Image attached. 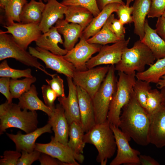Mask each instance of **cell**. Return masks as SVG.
<instances>
[{
  "label": "cell",
  "mask_w": 165,
  "mask_h": 165,
  "mask_svg": "<svg viewBox=\"0 0 165 165\" xmlns=\"http://www.w3.org/2000/svg\"><path fill=\"white\" fill-rule=\"evenodd\" d=\"M122 110L119 129L138 145L144 146L150 144V116L138 101L134 91Z\"/></svg>",
  "instance_id": "6da1fadb"
},
{
  "label": "cell",
  "mask_w": 165,
  "mask_h": 165,
  "mask_svg": "<svg viewBox=\"0 0 165 165\" xmlns=\"http://www.w3.org/2000/svg\"><path fill=\"white\" fill-rule=\"evenodd\" d=\"M21 109L18 104L7 100L0 105V134L12 127L19 129L26 133L37 128L38 121L36 111Z\"/></svg>",
  "instance_id": "7a4b0ae2"
},
{
  "label": "cell",
  "mask_w": 165,
  "mask_h": 165,
  "mask_svg": "<svg viewBox=\"0 0 165 165\" xmlns=\"http://www.w3.org/2000/svg\"><path fill=\"white\" fill-rule=\"evenodd\" d=\"M84 140L86 143L95 146L98 152L96 160L101 165H106L115 152L117 147L115 137L107 120L96 124L86 133Z\"/></svg>",
  "instance_id": "3957f363"
},
{
  "label": "cell",
  "mask_w": 165,
  "mask_h": 165,
  "mask_svg": "<svg viewBox=\"0 0 165 165\" xmlns=\"http://www.w3.org/2000/svg\"><path fill=\"white\" fill-rule=\"evenodd\" d=\"M156 58L149 49L139 39L130 48L124 50L120 61L115 66V69L130 74L145 70V66L153 64Z\"/></svg>",
  "instance_id": "277c9868"
},
{
  "label": "cell",
  "mask_w": 165,
  "mask_h": 165,
  "mask_svg": "<svg viewBox=\"0 0 165 165\" xmlns=\"http://www.w3.org/2000/svg\"><path fill=\"white\" fill-rule=\"evenodd\" d=\"M136 72L130 74L118 72L116 91L111 101L107 120L110 124L119 127L121 110L129 101L136 81Z\"/></svg>",
  "instance_id": "5b68a950"
},
{
  "label": "cell",
  "mask_w": 165,
  "mask_h": 165,
  "mask_svg": "<svg viewBox=\"0 0 165 165\" xmlns=\"http://www.w3.org/2000/svg\"><path fill=\"white\" fill-rule=\"evenodd\" d=\"M114 65L109 66L108 71L100 88L92 98L96 124L107 120L110 104L116 91L117 79Z\"/></svg>",
  "instance_id": "8992f818"
},
{
  "label": "cell",
  "mask_w": 165,
  "mask_h": 165,
  "mask_svg": "<svg viewBox=\"0 0 165 165\" xmlns=\"http://www.w3.org/2000/svg\"><path fill=\"white\" fill-rule=\"evenodd\" d=\"M7 58H13L29 66L35 67L51 77L52 75L47 72L45 67L29 52L19 45L12 35L0 31V61Z\"/></svg>",
  "instance_id": "52a82bcc"
},
{
  "label": "cell",
  "mask_w": 165,
  "mask_h": 165,
  "mask_svg": "<svg viewBox=\"0 0 165 165\" xmlns=\"http://www.w3.org/2000/svg\"><path fill=\"white\" fill-rule=\"evenodd\" d=\"M110 126L114 134L117 149L116 155L110 165H140L139 156L141 153L130 146L129 141L131 138L119 127L110 124Z\"/></svg>",
  "instance_id": "ba28073f"
},
{
  "label": "cell",
  "mask_w": 165,
  "mask_h": 165,
  "mask_svg": "<svg viewBox=\"0 0 165 165\" xmlns=\"http://www.w3.org/2000/svg\"><path fill=\"white\" fill-rule=\"evenodd\" d=\"M109 66H98L83 71L76 70L72 78L73 82L92 98L105 78Z\"/></svg>",
  "instance_id": "9c48e42d"
},
{
  "label": "cell",
  "mask_w": 165,
  "mask_h": 165,
  "mask_svg": "<svg viewBox=\"0 0 165 165\" xmlns=\"http://www.w3.org/2000/svg\"><path fill=\"white\" fill-rule=\"evenodd\" d=\"M35 150L48 155L68 165H79L84 160L82 154L74 151L68 145L55 141L53 137L48 143H36Z\"/></svg>",
  "instance_id": "30bf717a"
},
{
  "label": "cell",
  "mask_w": 165,
  "mask_h": 165,
  "mask_svg": "<svg viewBox=\"0 0 165 165\" xmlns=\"http://www.w3.org/2000/svg\"><path fill=\"white\" fill-rule=\"evenodd\" d=\"M28 50L32 56L43 61L46 68L72 78L76 69L73 64L66 60L63 56L55 54L38 46H29Z\"/></svg>",
  "instance_id": "8fae6325"
},
{
  "label": "cell",
  "mask_w": 165,
  "mask_h": 165,
  "mask_svg": "<svg viewBox=\"0 0 165 165\" xmlns=\"http://www.w3.org/2000/svg\"><path fill=\"white\" fill-rule=\"evenodd\" d=\"M80 38L79 42L63 56L73 64L76 70L83 71L88 69L87 62L93 55L99 51L102 45L90 43L82 36Z\"/></svg>",
  "instance_id": "7c38bea8"
},
{
  "label": "cell",
  "mask_w": 165,
  "mask_h": 165,
  "mask_svg": "<svg viewBox=\"0 0 165 165\" xmlns=\"http://www.w3.org/2000/svg\"><path fill=\"white\" fill-rule=\"evenodd\" d=\"M127 39L113 43L111 45H103L98 53L92 57L87 62L88 69L101 65H114L120 61L124 50L127 48L130 40Z\"/></svg>",
  "instance_id": "4fadbf2b"
},
{
  "label": "cell",
  "mask_w": 165,
  "mask_h": 165,
  "mask_svg": "<svg viewBox=\"0 0 165 165\" xmlns=\"http://www.w3.org/2000/svg\"><path fill=\"white\" fill-rule=\"evenodd\" d=\"M3 27L7 29L5 32L11 34L15 42L26 50L28 46L32 42H35L42 34L38 24L14 22Z\"/></svg>",
  "instance_id": "5bb4252c"
},
{
  "label": "cell",
  "mask_w": 165,
  "mask_h": 165,
  "mask_svg": "<svg viewBox=\"0 0 165 165\" xmlns=\"http://www.w3.org/2000/svg\"><path fill=\"white\" fill-rule=\"evenodd\" d=\"M67 81L68 88V95L67 97L65 96L59 97L58 101L64 109L69 125L74 122L81 124L76 86L72 78L67 77Z\"/></svg>",
  "instance_id": "9a60e30c"
},
{
  "label": "cell",
  "mask_w": 165,
  "mask_h": 165,
  "mask_svg": "<svg viewBox=\"0 0 165 165\" xmlns=\"http://www.w3.org/2000/svg\"><path fill=\"white\" fill-rule=\"evenodd\" d=\"M51 126L48 123L44 127L37 128L34 131L23 134L18 131L16 134L6 133L9 138L15 143L16 150L21 152L24 151L31 152L35 150V141L37 138L46 133H51Z\"/></svg>",
  "instance_id": "2e32d148"
},
{
  "label": "cell",
  "mask_w": 165,
  "mask_h": 165,
  "mask_svg": "<svg viewBox=\"0 0 165 165\" xmlns=\"http://www.w3.org/2000/svg\"><path fill=\"white\" fill-rule=\"evenodd\" d=\"M48 123L51 126L54 134V140L65 145L68 141L69 125L65 116L63 108L56 105L51 115L49 117Z\"/></svg>",
  "instance_id": "e0dca14e"
},
{
  "label": "cell",
  "mask_w": 165,
  "mask_h": 165,
  "mask_svg": "<svg viewBox=\"0 0 165 165\" xmlns=\"http://www.w3.org/2000/svg\"><path fill=\"white\" fill-rule=\"evenodd\" d=\"M76 90L81 124L84 132L86 133L96 124L92 99L80 87L76 86Z\"/></svg>",
  "instance_id": "ac0fdd59"
},
{
  "label": "cell",
  "mask_w": 165,
  "mask_h": 165,
  "mask_svg": "<svg viewBox=\"0 0 165 165\" xmlns=\"http://www.w3.org/2000/svg\"><path fill=\"white\" fill-rule=\"evenodd\" d=\"M150 143L158 148L165 146V105L150 116Z\"/></svg>",
  "instance_id": "d6986e66"
},
{
  "label": "cell",
  "mask_w": 165,
  "mask_h": 165,
  "mask_svg": "<svg viewBox=\"0 0 165 165\" xmlns=\"http://www.w3.org/2000/svg\"><path fill=\"white\" fill-rule=\"evenodd\" d=\"M67 8L57 0H49L45 5L39 24L42 32H47L59 20L64 19Z\"/></svg>",
  "instance_id": "ffe728a7"
},
{
  "label": "cell",
  "mask_w": 165,
  "mask_h": 165,
  "mask_svg": "<svg viewBox=\"0 0 165 165\" xmlns=\"http://www.w3.org/2000/svg\"><path fill=\"white\" fill-rule=\"evenodd\" d=\"M35 42L37 46L56 55L64 56L68 52L58 46L59 43L63 44L64 42L55 26H52L48 31L42 34Z\"/></svg>",
  "instance_id": "44dd1931"
},
{
  "label": "cell",
  "mask_w": 165,
  "mask_h": 165,
  "mask_svg": "<svg viewBox=\"0 0 165 165\" xmlns=\"http://www.w3.org/2000/svg\"><path fill=\"white\" fill-rule=\"evenodd\" d=\"M55 27L58 32L64 37L63 46L69 51L73 48L81 37L83 30L79 24L69 23L65 19H59L55 23Z\"/></svg>",
  "instance_id": "7402d4cb"
},
{
  "label": "cell",
  "mask_w": 165,
  "mask_h": 165,
  "mask_svg": "<svg viewBox=\"0 0 165 165\" xmlns=\"http://www.w3.org/2000/svg\"><path fill=\"white\" fill-rule=\"evenodd\" d=\"M35 86L32 84L30 89L18 98V105L22 109L31 111L41 110L46 113L49 117L50 116L55 108H52L46 105L39 98Z\"/></svg>",
  "instance_id": "603a6c76"
},
{
  "label": "cell",
  "mask_w": 165,
  "mask_h": 165,
  "mask_svg": "<svg viewBox=\"0 0 165 165\" xmlns=\"http://www.w3.org/2000/svg\"><path fill=\"white\" fill-rule=\"evenodd\" d=\"M132 6V17L134 23V33L141 40L145 35L144 24L149 11L151 0H134Z\"/></svg>",
  "instance_id": "cb8c5ba5"
},
{
  "label": "cell",
  "mask_w": 165,
  "mask_h": 165,
  "mask_svg": "<svg viewBox=\"0 0 165 165\" xmlns=\"http://www.w3.org/2000/svg\"><path fill=\"white\" fill-rule=\"evenodd\" d=\"M120 4L113 3L105 6L83 30L81 36L87 40L97 33L111 15L116 12Z\"/></svg>",
  "instance_id": "d4e9b609"
},
{
  "label": "cell",
  "mask_w": 165,
  "mask_h": 165,
  "mask_svg": "<svg viewBox=\"0 0 165 165\" xmlns=\"http://www.w3.org/2000/svg\"><path fill=\"white\" fill-rule=\"evenodd\" d=\"M145 35L141 40L150 50L156 59L165 57V41L149 26L146 19L144 24Z\"/></svg>",
  "instance_id": "484cf974"
},
{
  "label": "cell",
  "mask_w": 165,
  "mask_h": 165,
  "mask_svg": "<svg viewBox=\"0 0 165 165\" xmlns=\"http://www.w3.org/2000/svg\"><path fill=\"white\" fill-rule=\"evenodd\" d=\"M65 20L69 23L80 25L83 30L90 23L94 16L88 9L78 6H67Z\"/></svg>",
  "instance_id": "4316f807"
},
{
  "label": "cell",
  "mask_w": 165,
  "mask_h": 165,
  "mask_svg": "<svg viewBox=\"0 0 165 165\" xmlns=\"http://www.w3.org/2000/svg\"><path fill=\"white\" fill-rule=\"evenodd\" d=\"M45 5L42 1L33 0L27 3L24 6L20 16V23L39 24Z\"/></svg>",
  "instance_id": "83f0119b"
},
{
  "label": "cell",
  "mask_w": 165,
  "mask_h": 165,
  "mask_svg": "<svg viewBox=\"0 0 165 165\" xmlns=\"http://www.w3.org/2000/svg\"><path fill=\"white\" fill-rule=\"evenodd\" d=\"M165 75V57L157 59L147 70L137 72L136 77L137 79L156 84Z\"/></svg>",
  "instance_id": "f1b7e54d"
},
{
  "label": "cell",
  "mask_w": 165,
  "mask_h": 165,
  "mask_svg": "<svg viewBox=\"0 0 165 165\" xmlns=\"http://www.w3.org/2000/svg\"><path fill=\"white\" fill-rule=\"evenodd\" d=\"M84 133L81 124L74 122L69 125L68 145L78 154L83 153L86 144L84 140Z\"/></svg>",
  "instance_id": "f546056e"
},
{
  "label": "cell",
  "mask_w": 165,
  "mask_h": 165,
  "mask_svg": "<svg viewBox=\"0 0 165 165\" xmlns=\"http://www.w3.org/2000/svg\"><path fill=\"white\" fill-rule=\"evenodd\" d=\"M114 16V14L111 15L100 30L95 35L87 39V42L91 44L104 45L122 41L116 36L110 28L109 24Z\"/></svg>",
  "instance_id": "4dcf8cb0"
},
{
  "label": "cell",
  "mask_w": 165,
  "mask_h": 165,
  "mask_svg": "<svg viewBox=\"0 0 165 165\" xmlns=\"http://www.w3.org/2000/svg\"><path fill=\"white\" fill-rule=\"evenodd\" d=\"M27 0H9L4 9L3 17L6 23L4 26H8L14 21L20 23V16Z\"/></svg>",
  "instance_id": "1f68e13d"
},
{
  "label": "cell",
  "mask_w": 165,
  "mask_h": 165,
  "mask_svg": "<svg viewBox=\"0 0 165 165\" xmlns=\"http://www.w3.org/2000/svg\"><path fill=\"white\" fill-rule=\"evenodd\" d=\"M36 81L35 76L25 77L22 79H11L10 90L13 98H19L23 94L28 91L32 84Z\"/></svg>",
  "instance_id": "d6a6232c"
},
{
  "label": "cell",
  "mask_w": 165,
  "mask_h": 165,
  "mask_svg": "<svg viewBox=\"0 0 165 165\" xmlns=\"http://www.w3.org/2000/svg\"><path fill=\"white\" fill-rule=\"evenodd\" d=\"M33 76L30 68L22 70L13 68L9 66L6 60H4L0 64V77H8L13 79H17L22 77H31Z\"/></svg>",
  "instance_id": "836d02e7"
},
{
  "label": "cell",
  "mask_w": 165,
  "mask_h": 165,
  "mask_svg": "<svg viewBox=\"0 0 165 165\" xmlns=\"http://www.w3.org/2000/svg\"><path fill=\"white\" fill-rule=\"evenodd\" d=\"M151 89L150 83L137 79L133 86V91L136 99L144 109L145 108L148 94Z\"/></svg>",
  "instance_id": "e575fe53"
},
{
  "label": "cell",
  "mask_w": 165,
  "mask_h": 165,
  "mask_svg": "<svg viewBox=\"0 0 165 165\" xmlns=\"http://www.w3.org/2000/svg\"><path fill=\"white\" fill-rule=\"evenodd\" d=\"M162 103L160 91L156 89H151L148 96L145 109L150 116L159 109Z\"/></svg>",
  "instance_id": "d590c367"
},
{
  "label": "cell",
  "mask_w": 165,
  "mask_h": 165,
  "mask_svg": "<svg viewBox=\"0 0 165 165\" xmlns=\"http://www.w3.org/2000/svg\"><path fill=\"white\" fill-rule=\"evenodd\" d=\"M61 3L66 6H78L85 7L92 13L94 17L97 16L101 11L97 6L96 0H62Z\"/></svg>",
  "instance_id": "8d00e7d4"
},
{
  "label": "cell",
  "mask_w": 165,
  "mask_h": 165,
  "mask_svg": "<svg viewBox=\"0 0 165 165\" xmlns=\"http://www.w3.org/2000/svg\"><path fill=\"white\" fill-rule=\"evenodd\" d=\"M42 97L45 104L52 108H55L54 102L58 94L53 90L49 85H43L41 87Z\"/></svg>",
  "instance_id": "74e56055"
},
{
  "label": "cell",
  "mask_w": 165,
  "mask_h": 165,
  "mask_svg": "<svg viewBox=\"0 0 165 165\" xmlns=\"http://www.w3.org/2000/svg\"><path fill=\"white\" fill-rule=\"evenodd\" d=\"M133 10L132 6H128L120 4L116 13L119 20L123 24H130L133 22L132 14Z\"/></svg>",
  "instance_id": "f35d334b"
},
{
  "label": "cell",
  "mask_w": 165,
  "mask_h": 165,
  "mask_svg": "<svg viewBox=\"0 0 165 165\" xmlns=\"http://www.w3.org/2000/svg\"><path fill=\"white\" fill-rule=\"evenodd\" d=\"M52 79L45 80L51 88L58 95L59 97L65 96L63 79L57 74L52 75Z\"/></svg>",
  "instance_id": "ab89813d"
},
{
  "label": "cell",
  "mask_w": 165,
  "mask_h": 165,
  "mask_svg": "<svg viewBox=\"0 0 165 165\" xmlns=\"http://www.w3.org/2000/svg\"><path fill=\"white\" fill-rule=\"evenodd\" d=\"M165 10V0H152L148 18H158Z\"/></svg>",
  "instance_id": "60d3db41"
},
{
  "label": "cell",
  "mask_w": 165,
  "mask_h": 165,
  "mask_svg": "<svg viewBox=\"0 0 165 165\" xmlns=\"http://www.w3.org/2000/svg\"><path fill=\"white\" fill-rule=\"evenodd\" d=\"M21 155L20 152L17 151L6 150L1 156L0 165H17L18 160Z\"/></svg>",
  "instance_id": "b9f144b4"
},
{
  "label": "cell",
  "mask_w": 165,
  "mask_h": 165,
  "mask_svg": "<svg viewBox=\"0 0 165 165\" xmlns=\"http://www.w3.org/2000/svg\"><path fill=\"white\" fill-rule=\"evenodd\" d=\"M21 153V155L18 160L17 165H31L39 159L42 153L35 150L30 152L23 151Z\"/></svg>",
  "instance_id": "7bdbcfd3"
},
{
  "label": "cell",
  "mask_w": 165,
  "mask_h": 165,
  "mask_svg": "<svg viewBox=\"0 0 165 165\" xmlns=\"http://www.w3.org/2000/svg\"><path fill=\"white\" fill-rule=\"evenodd\" d=\"M109 27L112 32L121 40H125V28L119 19L114 17L109 24Z\"/></svg>",
  "instance_id": "ee69618b"
},
{
  "label": "cell",
  "mask_w": 165,
  "mask_h": 165,
  "mask_svg": "<svg viewBox=\"0 0 165 165\" xmlns=\"http://www.w3.org/2000/svg\"><path fill=\"white\" fill-rule=\"evenodd\" d=\"M10 78L1 77L0 92L5 96L8 101L12 103L13 98L10 90Z\"/></svg>",
  "instance_id": "f6af8a7d"
},
{
  "label": "cell",
  "mask_w": 165,
  "mask_h": 165,
  "mask_svg": "<svg viewBox=\"0 0 165 165\" xmlns=\"http://www.w3.org/2000/svg\"><path fill=\"white\" fill-rule=\"evenodd\" d=\"M42 153L38 159L41 165H68L48 155Z\"/></svg>",
  "instance_id": "bcb514c9"
},
{
  "label": "cell",
  "mask_w": 165,
  "mask_h": 165,
  "mask_svg": "<svg viewBox=\"0 0 165 165\" xmlns=\"http://www.w3.org/2000/svg\"><path fill=\"white\" fill-rule=\"evenodd\" d=\"M156 33L165 41V18L162 16L158 18L155 29Z\"/></svg>",
  "instance_id": "7dc6e473"
},
{
  "label": "cell",
  "mask_w": 165,
  "mask_h": 165,
  "mask_svg": "<svg viewBox=\"0 0 165 165\" xmlns=\"http://www.w3.org/2000/svg\"><path fill=\"white\" fill-rule=\"evenodd\" d=\"M140 164L142 165H159V163L151 156L140 154L139 156Z\"/></svg>",
  "instance_id": "c3c4849f"
},
{
  "label": "cell",
  "mask_w": 165,
  "mask_h": 165,
  "mask_svg": "<svg viewBox=\"0 0 165 165\" xmlns=\"http://www.w3.org/2000/svg\"><path fill=\"white\" fill-rule=\"evenodd\" d=\"M97 6L100 11L106 5L113 3H117L123 5L126 4L123 0H96Z\"/></svg>",
  "instance_id": "681fc988"
},
{
  "label": "cell",
  "mask_w": 165,
  "mask_h": 165,
  "mask_svg": "<svg viewBox=\"0 0 165 165\" xmlns=\"http://www.w3.org/2000/svg\"><path fill=\"white\" fill-rule=\"evenodd\" d=\"M156 86L160 89L165 87V75L163 76L156 83Z\"/></svg>",
  "instance_id": "f907efd6"
},
{
  "label": "cell",
  "mask_w": 165,
  "mask_h": 165,
  "mask_svg": "<svg viewBox=\"0 0 165 165\" xmlns=\"http://www.w3.org/2000/svg\"><path fill=\"white\" fill-rule=\"evenodd\" d=\"M160 92L162 98V104L165 105V87L160 89Z\"/></svg>",
  "instance_id": "816d5d0a"
},
{
  "label": "cell",
  "mask_w": 165,
  "mask_h": 165,
  "mask_svg": "<svg viewBox=\"0 0 165 165\" xmlns=\"http://www.w3.org/2000/svg\"><path fill=\"white\" fill-rule=\"evenodd\" d=\"M9 1V0H0V6L2 9L4 10Z\"/></svg>",
  "instance_id": "f5cc1de1"
},
{
  "label": "cell",
  "mask_w": 165,
  "mask_h": 165,
  "mask_svg": "<svg viewBox=\"0 0 165 165\" xmlns=\"http://www.w3.org/2000/svg\"><path fill=\"white\" fill-rule=\"evenodd\" d=\"M134 0H126V6H129L131 2Z\"/></svg>",
  "instance_id": "db71d44e"
},
{
  "label": "cell",
  "mask_w": 165,
  "mask_h": 165,
  "mask_svg": "<svg viewBox=\"0 0 165 165\" xmlns=\"http://www.w3.org/2000/svg\"><path fill=\"white\" fill-rule=\"evenodd\" d=\"M31 1H33V0H30ZM39 1H42V0L44 2H47L49 0H39Z\"/></svg>",
  "instance_id": "11a10c76"
},
{
  "label": "cell",
  "mask_w": 165,
  "mask_h": 165,
  "mask_svg": "<svg viewBox=\"0 0 165 165\" xmlns=\"http://www.w3.org/2000/svg\"><path fill=\"white\" fill-rule=\"evenodd\" d=\"M162 16L165 18V10L164 11V13H163L162 15Z\"/></svg>",
  "instance_id": "9f6ffc18"
},
{
  "label": "cell",
  "mask_w": 165,
  "mask_h": 165,
  "mask_svg": "<svg viewBox=\"0 0 165 165\" xmlns=\"http://www.w3.org/2000/svg\"></svg>",
  "instance_id": "6f0895ef"
}]
</instances>
